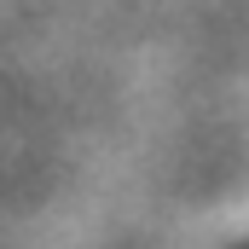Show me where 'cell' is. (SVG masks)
Returning a JSON list of instances; mask_svg holds the SVG:
<instances>
[{"label":"cell","mask_w":249,"mask_h":249,"mask_svg":"<svg viewBox=\"0 0 249 249\" xmlns=\"http://www.w3.org/2000/svg\"><path fill=\"white\" fill-rule=\"evenodd\" d=\"M232 249H249V238H244V244H232Z\"/></svg>","instance_id":"6da1fadb"}]
</instances>
